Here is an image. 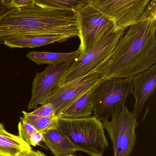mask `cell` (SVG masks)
Here are the masks:
<instances>
[{
  "instance_id": "26",
  "label": "cell",
  "mask_w": 156,
  "mask_h": 156,
  "mask_svg": "<svg viewBox=\"0 0 156 156\" xmlns=\"http://www.w3.org/2000/svg\"><path fill=\"white\" fill-rule=\"evenodd\" d=\"M76 156V155H68V156Z\"/></svg>"
},
{
  "instance_id": "24",
  "label": "cell",
  "mask_w": 156,
  "mask_h": 156,
  "mask_svg": "<svg viewBox=\"0 0 156 156\" xmlns=\"http://www.w3.org/2000/svg\"><path fill=\"white\" fill-rule=\"evenodd\" d=\"M10 9L7 8L2 3V0H0V15L4 14Z\"/></svg>"
},
{
  "instance_id": "16",
  "label": "cell",
  "mask_w": 156,
  "mask_h": 156,
  "mask_svg": "<svg viewBox=\"0 0 156 156\" xmlns=\"http://www.w3.org/2000/svg\"><path fill=\"white\" fill-rule=\"evenodd\" d=\"M80 51L77 49L72 52L56 53L30 51L26 56L37 65H59L77 59Z\"/></svg>"
},
{
  "instance_id": "14",
  "label": "cell",
  "mask_w": 156,
  "mask_h": 156,
  "mask_svg": "<svg viewBox=\"0 0 156 156\" xmlns=\"http://www.w3.org/2000/svg\"><path fill=\"white\" fill-rule=\"evenodd\" d=\"M31 146L19 136L13 135L5 129L0 123V153L9 156H17L24 151L31 150Z\"/></svg>"
},
{
  "instance_id": "5",
  "label": "cell",
  "mask_w": 156,
  "mask_h": 156,
  "mask_svg": "<svg viewBox=\"0 0 156 156\" xmlns=\"http://www.w3.org/2000/svg\"><path fill=\"white\" fill-rule=\"evenodd\" d=\"M125 30L116 29L108 34L94 47L79 56L64 73L58 86L61 87L74 80L98 72L109 60Z\"/></svg>"
},
{
  "instance_id": "25",
  "label": "cell",
  "mask_w": 156,
  "mask_h": 156,
  "mask_svg": "<svg viewBox=\"0 0 156 156\" xmlns=\"http://www.w3.org/2000/svg\"><path fill=\"white\" fill-rule=\"evenodd\" d=\"M0 156H8V155H4V154H1L0 153Z\"/></svg>"
},
{
  "instance_id": "22",
  "label": "cell",
  "mask_w": 156,
  "mask_h": 156,
  "mask_svg": "<svg viewBox=\"0 0 156 156\" xmlns=\"http://www.w3.org/2000/svg\"><path fill=\"white\" fill-rule=\"evenodd\" d=\"M43 135L42 132L37 131L32 136L30 140V146L36 147L43 141Z\"/></svg>"
},
{
  "instance_id": "4",
  "label": "cell",
  "mask_w": 156,
  "mask_h": 156,
  "mask_svg": "<svg viewBox=\"0 0 156 156\" xmlns=\"http://www.w3.org/2000/svg\"><path fill=\"white\" fill-rule=\"evenodd\" d=\"M133 90L131 78L100 79L91 94L94 116L103 121L108 120L126 107L127 98Z\"/></svg>"
},
{
  "instance_id": "21",
  "label": "cell",
  "mask_w": 156,
  "mask_h": 156,
  "mask_svg": "<svg viewBox=\"0 0 156 156\" xmlns=\"http://www.w3.org/2000/svg\"><path fill=\"white\" fill-rule=\"evenodd\" d=\"M4 6L9 9H21L33 6L35 0H2Z\"/></svg>"
},
{
  "instance_id": "12",
  "label": "cell",
  "mask_w": 156,
  "mask_h": 156,
  "mask_svg": "<svg viewBox=\"0 0 156 156\" xmlns=\"http://www.w3.org/2000/svg\"><path fill=\"white\" fill-rule=\"evenodd\" d=\"M43 135V141L55 156L74 155L79 151L78 148L57 128L48 129L44 132Z\"/></svg>"
},
{
  "instance_id": "17",
  "label": "cell",
  "mask_w": 156,
  "mask_h": 156,
  "mask_svg": "<svg viewBox=\"0 0 156 156\" xmlns=\"http://www.w3.org/2000/svg\"><path fill=\"white\" fill-rule=\"evenodd\" d=\"M37 4L57 9L76 11L89 3V0H35Z\"/></svg>"
},
{
  "instance_id": "15",
  "label": "cell",
  "mask_w": 156,
  "mask_h": 156,
  "mask_svg": "<svg viewBox=\"0 0 156 156\" xmlns=\"http://www.w3.org/2000/svg\"><path fill=\"white\" fill-rule=\"evenodd\" d=\"M94 87L64 110L58 118L79 119L91 117L93 109L91 97Z\"/></svg>"
},
{
  "instance_id": "10",
  "label": "cell",
  "mask_w": 156,
  "mask_h": 156,
  "mask_svg": "<svg viewBox=\"0 0 156 156\" xmlns=\"http://www.w3.org/2000/svg\"><path fill=\"white\" fill-rule=\"evenodd\" d=\"M74 61L61 64L49 65L43 72L36 73L33 82L31 97L28 107L29 110L38 106L45 96L58 86L62 76Z\"/></svg>"
},
{
  "instance_id": "18",
  "label": "cell",
  "mask_w": 156,
  "mask_h": 156,
  "mask_svg": "<svg viewBox=\"0 0 156 156\" xmlns=\"http://www.w3.org/2000/svg\"><path fill=\"white\" fill-rule=\"evenodd\" d=\"M24 120L30 123L38 131L43 133L48 129L57 128L58 126V118H44L33 115L30 113L22 111Z\"/></svg>"
},
{
  "instance_id": "11",
  "label": "cell",
  "mask_w": 156,
  "mask_h": 156,
  "mask_svg": "<svg viewBox=\"0 0 156 156\" xmlns=\"http://www.w3.org/2000/svg\"><path fill=\"white\" fill-rule=\"evenodd\" d=\"M135 98L133 114L137 119L148 100L155 92L156 86V65L132 78Z\"/></svg>"
},
{
  "instance_id": "23",
  "label": "cell",
  "mask_w": 156,
  "mask_h": 156,
  "mask_svg": "<svg viewBox=\"0 0 156 156\" xmlns=\"http://www.w3.org/2000/svg\"><path fill=\"white\" fill-rule=\"evenodd\" d=\"M17 156H46L44 153L40 151H24Z\"/></svg>"
},
{
  "instance_id": "1",
  "label": "cell",
  "mask_w": 156,
  "mask_h": 156,
  "mask_svg": "<svg viewBox=\"0 0 156 156\" xmlns=\"http://www.w3.org/2000/svg\"><path fill=\"white\" fill-rule=\"evenodd\" d=\"M156 1H150L136 24L129 27L107 62L99 71L100 79L132 78L156 62Z\"/></svg>"
},
{
  "instance_id": "6",
  "label": "cell",
  "mask_w": 156,
  "mask_h": 156,
  "mask_svg": "<svg viewBox=\"0 0 156 156\" xmlns=\"http://www.w3.org/2000/svg\"><path fill=\"white\" fill-rule=\"evenodd\" d=\"M80 44V55L84 54L98 43L106 35L116 30L113 21L89 3L75 11Z\"/></svg>"
},
{
  "instance_id": "19",
  "label": "cell",
  "mask_w": 156,
  "mask_h": 156,
  "mask_svg": "<svg viewBox=\"0 0 156 156\" xmlns=\"http://www.w3.org/2000/svg\"><path fill=\"white\" fill-rule=\"evenodd\" d=\"M19 136L24 142L30 145L32 136L38 130L32 124L21 118L18 124Z\"/></svg>"
},
{
  "instance_id": "2",
  "label": "cell",
  "mask_w": 156,
  "mask_h": 156,
  "mask_svg": "<svg viewBox=\"0 0 156 156\" xmlns=\"http://www.w3.org/2000/svg\"><path fill=\"white\" fill-rule=\"evenodd\" d=\"M35 35H78L74 11L48 8L35 4L10 9L0 15V43L22 36Z\"/></svg>"
},
{
  "instance_id": "20",
  "label": "cell",
  "mask_w": 156,
  "mask_h": 156,
  "mask_svg": "<svg viewBox=\"0 0 156 156\" xmlns=\"http://www.w3.org/2000/svg\"><path fill=\"white\" fill-rule=\"evenodd\" d=\"M30 114L33 115L44 118H53L56 116V111L52 105L50 104L42 105L40 107Z\"/></svg>"
},
{
  "instance_id": "3",
  "label": "cell",
  "mask_w": 156,
  "mask_h": 156,
  "mask_svg": "<svg viewBox=\"0 0 156 156\" xmlns=\"http://www.w3.org/2000/svg\"><path fill=\"white\" fill-rule=\"evenodd\" d=\"M57 129L80 151L91 156H103L109 145L103 123L94 116L79 119L58 118Z\"/></svg>"
},
{
  "instance_id": "13",
  "label": "cell",
  "mask_w": 156,
  "mask_h": 156,
  "mask_svg": "<svg viewBox=\"0 0 156 156\" xmlns=\"http://www.w3.org/2000/svg\"><path fill=\"white\" fill-rule=\"evenodd\" d=\"M73 38L69 35H35L22 36L3 42L10 48H34L56 42H63Z\"/></svg>"
},
{
  "instance_id": "7",
  "label": "cell",
  "mask_w": 156,
  "mask_h": 156,
  "mask_svg": "<svg viewBox=\"0 0 156 156\" xmlns=\"http://www.w3.org/2000/svg\"><path fill=\"white\" fill-rule=\"evenodd\" d=\"M111 118L103 124L113 143L114 156H129L136 141L137 118L126 106Z\"/></svg>"
},
{
  "instance_id": "27",
  "label": "cell",
  "mask_w": 156,
  "mask_h": 156,
  "mask_svg": "<svg viewBox=\"0 0 156 156\" xmlns=\"http://www.w3.org/2000/svg\"><path fill=\"white\" fill-rule=\"evenodd\" d=\"M2 44V43H0V44Z\"/></svg>"
},
{
  "instance_id": "8",
  "label": "cell",
  "mask_w": 156,
  "mask_h": 156,
  "mask_svg": "<svg viewBox=\"0 0 156 156\" xmlns=\"http://www.w3.org/2000/svg\"><path fill=\"white\" fill-rule=\"evenodd\" d=\"M114 22L116 28L126 30L136 24L146 10L150 0H90Z\"/></svg>"
},
{
  "instance_id": "9",
  "label": "cell",
  "mask_w": 156,
  "mask_h": 156,
  "mask_svg": "<svg viewBox=\"0 0 156 156\" xmlns=\"http://www.w3.org/2000/svg\"><path fill=\"white\" fill-rule=\"evenodd\" d=\"M100 79L99 72H95L64 85L56 87L41 101L40 105H52L56 111V116L58 117L64 110L94 86Z\"/></svg>"
}]
</instances>
